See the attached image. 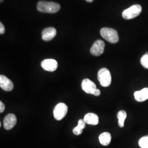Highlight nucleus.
I'll return each instance as SVG.
<instances>
[{"label":"nucleus","mask_w":148,"mask_h":148,"mask_svg":"<svg viewBox=\"0 0 148 148\" xmlns=\"http://www.w3.org/2000/svg\"><path fill=\"white\" fill-rule=\"evenodd\" d=\"M5 32V28L3 25V24L2 23H0V34H3Z\"/></svg>","instance_id":"6ab92c4d"},{"label":"nucleus","mask_w":148,"mask_h":148,"mask_svg":"<svg viewBox=\"0 0 148 148\" xmlns=\"http://www.w3.org/2000/svg\"><path fill=\"white\" fill-rule=\"evenodd\" d=\"M5 104L2 101H0V112L1 113L3 112L5 110Z\"/></svg>","instance_id":"aec40b11"},{"label":"nucleus","mask_w":148,"mask_h":148,"mask_svg":"<svg viewBox=\"0 0 148 148\" xmlns=\"http://www.w3.org/2000/svg\"><path fill=\"white\" fill-rule=\"evenodd\" d=\"M86 123L90 125H97L99 123V117L97 114L95 113H88L87 114L84 119Z\"/></svg>","instance_id":"ddd939ff"},{"label":"nucleus","mask_w":148,"mask_h":148,"mask_svg":"<svg viewBox=\"0 0 148 148\" xmlns=\"http://www.w3.org/2000/svg\"><path fill=\"white\" fill-rule=\"evenodd\" d=\"M81 87L86 93L91 95H93L95 90L97 89L95 84L88 79H83L81 84Z\"/></svg>","instance_id":"6e6552de"},{"label":"nucleus","mask_w":148,"mask_h":148,"mask_svg":"<svg viewBox=\"0 0 148 148\" xmlns=\"http://www.w3.org/2000/svg\"><path fill=\"white\" fill-rule=\"evenodd\" d=\"M136 101L143 102L148 99V88H144L140 90L136 91L134 93Z\"/></svg>","instance_id":"f8f14e48"},{"label":"nucleus","mask_w":148,"mask_h":148,"mask_svg":"<svg viewBox=\"0 0 148 148\" xmlns=\"http://www.w3.org/2000/svg\"><path fill=\"white\" fill-rule=\"evenodd\" d=\"M68 106L63 103H58L55 106L53 110V116L58 121L62 120L68 112Z\"/></svg>","instance_id":"39448f33"},{"label":"nucleus","mask_w":148,"mask_h":148,"mask_svg":"<svg viewBox=\"0 0 148 148\" xmlns=\"http://www.w3.org/2000/svg\"><path fill=\"white\" fill-rule=\"evenodd\" d=\"M93 95H95V96H99V95H101V90L97 88L95 90V92H93Z\"/></svg>","instance_id":"412c9836"},{"label":"nucleus","mask_w":148,"mask_h":148,"mask_svg":"<svg viewBox=\"0 0 148 148\" xmlns=\"http://www.w3.org/2000/svg\"><path fill=\"white\" fill-rule=\"evenodd\" d=\"M105 43L101 40H97L95 42L93 43L92 47L90 48V53L95 56H99L102 54L104 51Z\"/></svg>","instance_id":"423d86ee"},{"label":"nucleus","mask_w":148,"mask_h":148,"mask_svg":"<svg viewBox=\"0 0 148 148\" xmlns=\"http://www.w3.org/2000/svg\"><path fill=\"white\" fill-rule=\"evenodd\" d=\"M86 127V123L84 119H80L78 122V125L75 127L73 130V133L75 135H79L82 133L83 129Z\"/></svg>","instance_id":"2eb2a0df"},{"label":"nucleus","mask_w":148,"mask_h":148,"mask_svg":"<svg viewBox=\"0 0 148 148\" xmlns=\"http://www.w3.org/2000/svg\"><path fill=\"white\" fill-rule=\"evenodd\" d=\"M101 37L111 43H116L119 41V37L116 30L109 27H103L100 31Z\"/></svg>","instance_id":"f03ea898"},{"label":"nucleus","mask_w":148,"mask_h":148,"mask_svg":"<svg viewBox=\"0 0 148 148\" xmlns=\"http://www.w3.org/2000/svg\"><path fill=\"white\" fill-rule=\"evenodd\" d=\"M0 87L2 90L9 92L13 89L14 86L13 82L5 75L0 76Z\"/></svg>","instance_id":"9d476101"},{"label":"nucleus","mask_w":148,"mask_h":148,"mask_svg":"<svg viewBox=\"0 0 148 148\" xmlns=\"http://www.w3.org/2000/svg\"><path fill=\"white\" fill-rule=\"evenodd\" d=\"M41 66L46 71L53 72L57 69L58 63L53 59H47L41 62Z\"/></svg>","instance_id":"0eeeda50"},{"label":"nucleus","mask_w":148,"mask_h":148,"mask_svg":"<svg viewBox=\"0 0 148 148\" xmlns=\"http://www.w3.org/2000/svg\"><path fill=\"white\" fill-rule=\"evenodd\" d=\"M87 2H92L93 0H86Z\"/></svg>","instance_id":"4be33fe9"},{"label":"nucleus","mask_w":148,"mask_h":148,"mask_svg":"<svg viewBox=\"0 0 148 148\" xmlns=\"http://www.w3.org/2000/svg\"><path fill=\"white\" fill-rule=\"evenodd\" d=\"M3 1V0H0V1H1V2H2V1Z\"/></svg>","instance_id":"5701e85b"},{"label":"nucleus","mask_w":148,"mask_h":148,"mask_svg":"<svg viewBox=\"0 0 148 148\" xmlns=\"http://www.w3.org/2000/svg\"><path fill=\"white\" fill-rule=\"evenodd\" d=\"M57 31L53 27H49L45 29L42 32V38L45 41H49L56 36Z\"/></svg>","instance_id":"9b49d317"},{"label":"nucleus","mask_w":148,"mask_h":148,"mask_svg":"<svg viewBox=\"0 0 148 148\" xmlns=\"http://www.w3.org/2000/svg\"><path fill=\"white\" fill-rule=\"evenodd\" d=\"M138 144L141 148H148V135L141 138Z\"/></svg>","instance_id":"f3484780"},{"label":"nucleus","mask_w":148,"mask_h":148,"mask_svg":"<svg viewBox=\"0 0 148 148\" xmlns=\"http://www.w3.org/2000/svg\"><path fill=\"white\" fill-rule=\"evenodd\" d=\"M117 117L118 119L119 126L121 128L123 127L125 119L127 117L126 112L124 110H120V111H119L117 114Z\"/></svg>","instance_id":"dca6fc26"},{"label":"nucleus","mask_w":148,"mask_h":148,"mask_svg":"<svg viewBox=\"0 0 148 148\" xmlns=\"http://www.w3.org/2000/svg\"><path fill=\"white\" fill-rule=\"evenodd\" d=\"M99 140L101 145L107 146L111 142V136L109 132H103L99 137Z\"/></svg>","instance_id":"4468645a"},{"label":"nucleus","mask_w":148,"mask_h":148,"mask_svg":"<svg viewBox=\"0 0 148 148\" xmlns=\"http://www.w3.org/2000/svg\"><path fill=\"white\" fill-rule=\"evenodd\" d=\"M142 8L139 5H132L122 12V17L125 19H131L139 16L142 12Z\"/></svg>","instance_id":"20e7f679"},{"label":"nucleus","mask_w":148,"mask_h":148,"mask_svg":"<svg viewBox=\"0 0 148 148\" xmlns=\"http://www.w3.org/2000/svg\"><path fill=\"white\" fill-rule=\"evenodd\" d=\"M98 79L101 86L109 87L111 82V75L110 71L106 68H102L98 73Z\"/></svg>","instance_id":"7ed1b4c3"},{"label":"nucleus","mask_w":148,"mask_h":148,"mask_svg":"<svg viewBox=\"0 0 148 148\" xmlns=\"http://www.w3.org/2000/svg\"><path fill=\"white\" fill-rule=\"evenodd\" d=\"M16 117L13 114H9L5 116L3 120V127L7 130H11L16 125Z\"/></svg>","instance_id":"1a4fd4ad"},{"label":"nucleus","mask_w":148,"mask_h":148,"mask_svg":"<svg viewBox=\"0 0 148 148\" xmlns=\"http://www.w3.org/2000/svg\"><path fill=\"white\" fill-rule=\"evenodd\" d=\"M37 9L39 12L42 13H55L60 10V5L53 2L40 1L37 3Z\"/></svg>","instance_id":"f257e3e1"},{"label":"nucleus","mask_w":148,"mask_h":148,"mask_svg":"<svg viewBox=\"0 0 148 148\" xmlns=\"http://www.w3.org/2000/svg\"><path fill=\"white\" fill-rule=\"evenodd\" d=\"M140 63L144 68L148 69V53L147 52L140 59Z\"/></svg>","instance_id":"a211bd4d"}]
</instances>
